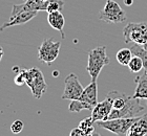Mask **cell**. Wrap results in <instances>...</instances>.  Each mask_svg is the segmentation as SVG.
<instances>
[{"label":"cell","instance_id":"cell-1","mask_svg":"<svg viewBox=\"0 0 147 136\" xmlns=\"http://www.w3.org/2000/svg\"><path fill=\"white\" fill-rule=\"evenodd\" d=\"M97 104H98V86L97 82L92 81L88 86L84 88L79 100H71L68 110L73 113H79L82 110L92 111Z\"/></svg>","mask_w":147,"mask_h":136},{"label":"cell","instance_id":"cell-2","mask_svg":"<svg viewBox=\"0 0 147 136\" xmlns=\"http://www.w3.org/2000/svg\"><path fill=\"white\" fill-rule=\"evenodd\" d=\"M109 62V58L106 54V46H98L89 50L86 70L92 78V81L97 82V79L103 67L108 65Z\"/></svg>","mask_w":147,"mask_h":136},{"label":"cell","instance_id":"cell-3","mask_svg":"<svg viewBox=\"0 0 147 136\" xmlns=\"http://www.w3.org/2000/svg\"><path fill=\"white\" fill-rule=\"evenodd\" d=\"M145 106L142 104L140 98H135L134 96H129L126 100L125 105L121 109H111L109 114V119L111 118H130L139 117L143 115Z\"/></svg>","mask_w":147,"mask_h":136},{"label":"cell","instance_id":"cell-4","mask_svg":"<svg viewBox=\"0 0 147 136\" xmlns=\"http://www.w3.org/2000/svg\"><path fill=\"white\" fill-rule=\"evenodd\" d=\"M37 15H38V12L25 9L23 7V4H13L11 16L9 20L0 26V31H3L7 27L25 24L28 21H31L32 19H34Z\"/></svg>","mask_w":147,"mask_h":136},{"label":"cell","instance_id":"cell-5","mask_svg":"<svg viewBox=\"0 0 147 136\" xmlns=\"http://www.w3.org/2000/svg\"><path fill=\"white\" fill-rule=\"evenodd\" d=\"M26 85L31 89L33 96L37 100H39L47 90L44 76L42 71L37 67L26 69Z\"/></svg>","mask_w":147,"mask_h":136},{"label":"cell","instance_id":"cell-6","mask_svg":"<svg viewBox=\"0 0 147 136\" xmlns=\"http://www.w3.org/2000/svg\"><path fill=\"white\" fill-rule=\"evenodd\" d=\"M125 43H136L144 45L147 42V23L129 22L123 29Z\"/></svg>","mask_w":147,"mask_h":136},{"label":"cell","instance_id":"cell-7","mask_svg":"<svg viewBox=\"0 0 147 136\" xmlns=\"http://www.w3.org/2000/svg\"><path fill=\"white\" fill-rule=\"evenodd\" d=\"M99 18L106 23H122L127 20L125 12L119 3L113 0H107L103 9L100 11Z\"/></svg>","mask_w":147,"mask_h":136},{"label":"cell","instance_id":"cell-8","mask_svg":"<svg viewBox=\"0 0 147 136\" xmlns=\"http://www.w3.org/2000/svg\"><path fill=\"white\" fill-rule=\"evenodd\" d=\"M138 119V117L130 118H111L104 121H97L100 128H103L105 130L109 131L111 133L116 134L118 136H126L129 128L131 125Z\"/></svg>","mask_w":147,"mask_h":136},{"label":"cell","instance_id":"cell-9","mask_svg":"<svg viewBox=\"0 0 147 136\" xmlns=\"http://www.w3.org/2000/svg\"><path fill=\"white\" fill-rule=\"evenodd\" d=\"M61 43L56 42L54 39H45L42 44L39 46L38 49V59L42 63L52 65L53 62H55L58 58L59 52H60Z\"/></svg>","mask_w":147,"mask_h":136},{"label":"cell","instance_id":"cell-10","mask_svg":"<svg viewBox=\"0 0 147 136\" xmlns=\"http://www.w3.org/2000/svg\"><path fill=\"white\" fill-rule=\"evenodd\" d=\"M84 87L79 82L78 76L75 73L68 74L64 80V92L62 94V100H76L81 96Z\"/></svg>","mask_w":147,"mask_h":136},{"label":"cell","instance_id":"cell-11","mask_svg":"<svg viewBox=\"0 0 147 136\" xmlns=\"http://www.w3.org/2000/svg\"><path fill=\"white\" fill-rule=\"evenodd\" d=\"M113 109V100L109 97H106L101 103H98L95 108L92 110V119L94 123L97 121H104L109 119V114Z\"/></svg>","mask_w":147,"mask_h":136},{"label":"cell","instance_id":"cell-12","mask_svg":"<svg viewBox=\"0 0 147 136\" xmlns=\"http://www.w3.org/2000/svg\"><path fill=\"white\" fill-rule=\"evenodd\" d=\"M147 135V113L139 116L138 119L129 128L126 136H146Z\"/></svg>","mask_w":147,"mask_h":136},{"label":"cell","instance_id":"cell-13","mask_svg":"<svg viewBox=\"0 0 147 136\" xmlns=\"http://www.w3.org/2000/svg\"><path fill=\"white\" fill-rule=\"evenodd\" d=\"M47 22L54 29L60 31L62 35V38H65V33H63V27L65 24L64 16L62 15L61 11H56V12L49 13L47 15Z\"/></svg>","mask_w":147,"mask_h":136},{"label":"cell","instance_id":"cell-14","mask_svg":"<svg viewBox=\"0 0 147 136\" xmlns=\"http://www.w3.org/2000/svg\"><path fill=\"white\" fill-rule=\"evenodd\" d=\"M135 82L137 87L132 96L140 100H147V74L144 73L143 76H137Z\"/></svg>","mask_w":147,"mask_h":136},{"label":"cell","instance_id":"cell-15","mask_svg":"<svg viewBox=\"0 0 147 136\" xmlns=\"http://www.w3.org/2000/svg\"><path fill=\"white\" fill-rule=\"evenodd\" d=\"M54 0H25L23 3V7L30 11H47V7Z\"/></svg>","mask_w":147,"mask_h":136},{"label":"cell","instance_id":"cell-16","mask_svg":"<svg viewBox=\"0 0 147 136\" xmlns=\"http://www.w3.org/2000/svg\"><path fill=\"white\" fill-rule=\"evenodd\" d=\"M132 57H134V54H132L130 48L120 49L116 54V59H117V61H118V63L123 65V66H127Z\"/></svg>","mask_w":147,"mask_h":136},{"label":"cell","instance_id":"cell-17","mask_svg":"<svg viewBox=\"0 0 147 136\" xmlns=\"http://www.w3.org/2000/svg\"><path fill=\"white\" fill-rule=\"evenodd\" d=\"M130 50H131L134 56H137L143 61V65H144V69L147 70V50L144 48V46L141 44H136L130 46Z\"/></svg>","mask_w":147,"mask_h":136},{"label":"cell","instance_id":"cell-18","mask_svg":"<svg viewBox=\"0 0 147 136\" xmlns=\"http://www.w3.org/2000/svg\"><path fill=\"white\" fill-rule=\"evenodd\" d=\"M127 66H128L129 70L134 73L139 72V71H141V70L144 68L143 61H142L139 57H137V56H134V57L131 58V60H130V62L128 63Z\"/></svg>","mask_w":147,"mask_h":136},{"label":"cell","instance_id":"cell-19","mask_svg":"<svg viewBox=\"0 0 147 136\" xmlns=\"http://www.w3.org/2000/svg\"><path fill=\"white\" fill-rule=\"evenodd\" d=\"M79 128L83 132H85V133H94L95 129H94V121H92V117H87L82 119V121H80Z\"/></svg>","mask_w":147,"mask_h":136},{"label":"cell","instance_id":"cell-20","mask_svg":"<svg viewBox=\"0 0 147 136\" xmlns=\"http://www.w3.org/2000/svg\"><path fill=\"white\" fill-rule=\"evenodd\" d=\"M14 82L17 86H23L26 84V69H21L16 74Z\"/></svg>","mask_w":147,"mask_h":136},{"label":"cell","instance_id":"cell-21","mask_svg":"<svg viewBox=\"0 0 147 136\" xmlns=\"http://www.w3.org/2000/svg\"><path fill=\"white\" fill-rule=\"evenodd\" d=\"M64 6V1L63 0H54L51 4L47 7V13H52V12H56V11H62Z\"/></svg>","mask_w":147,"mask_h":136},{"label":"cell","instance_id":"cell-22","mask_svg":"<svg viewBox=\"0 0 147 136\" xmlns=\"http://www.w3.org/2000/svg\"><path fill=\"white\" fill-rule=\"evenodd\" d=\"M23 128H24L23 121H20V119H17V121H14L12 124V126H11V131H12L14 134H19L23 130Z\"/></svg>","mask_w":147,"mask_h":136},{"label":"cell","instance_id":"cell-23","mask_svg":"<svg viewBox=\"0 0 147 136\" xmlns=\"http://www.w3.org/2000/svg\"><path fill=\"white\" fill-rule=\"evenodd\" d=\"M69 136H92V133H85V132H83L81 129H80L79 127L78 128H75V129H73L71 132V134H69Z\"/></svg>","mask_w":147,"mask_h":136},{"label":"cell","instance_id":"cell-24","mask_svg":"<svg viewBox=\"0 0 147 136\" xmlns=\"http://www.w3.org/2000/svg\"><path fill=\"white\" fill-rule=\"evenodd\" d=\"M134 2V0H124V3H125V5H128L130 6Z\"/></svg>","mask_w":147,"mask_h":136},{"label":"cell","instance_id":"cell-25","mask_svg":"<svg viewBox=\"0 0 147 136\" xmlns=\"http://www.w3.org/2000/svg\"><path fill=\"white\" fill-rule=\"evenodd\" d=\"M2 58H3V48L0 46V62L2 60Z\"/></svg>","mask_w":147,"mask_h":136},{"label":"cell","instance_id":"cell-26","mask_svg":"<svg viewBox=\"0 0 147 136\" xmlns=\"http://www.w3.org/2000/svg\"><path fill=\"white\" fill-rule=\"evenodd\" d=\"M13 70H14V72H17V73H18L21 69H20L19 67H14V68H13Z\"/></svg>","mask_w":147,"mask_h":136},{"label":"cell","instance_id":"cell-27","mask_svg":"<svg viewBox=\"0 0 147 136\" xmlns=\"http://www.w3.org/2000/svg\"><path fill=\"white\" fill-rule=\"evenodd\" d=\"M92 136H102V135H100L99 133H96V132H94V133H92Z\"/></svg>","mask_w":147,"mask_h":136},{"label":"cell","instance_id":"cell-28","mask_svg":"<svg viewBox=\"0 0 147 136\" xmlns=\"http://www.w3.org/2000/svg\"><path fill=\"white\" fill-rule=\"evenodd\" d=\"M143 46H144V48H145V49H146V50H147V42L145 43V44H144V45H143Z\"/></svg>","mask_w":147,"mask_h":136},{"label":"cell","instance_id":"cell-29","mask_svg":"<svg viewBox=\"0 0 147 136\" xmlns=\"http://www.w3.org/2000/svg\"><path fill=\"white\" fill-rule=\"evenodd\" d=\"M145 73H146V74H147V70H145Z\"/></svg>","mask_w":147,"mask_h":136}]
</instances>
